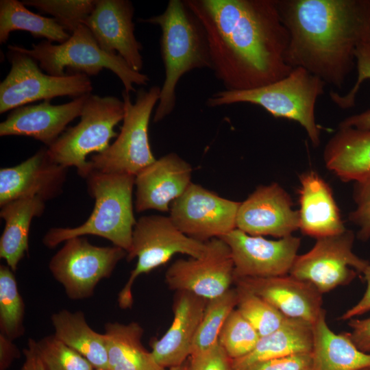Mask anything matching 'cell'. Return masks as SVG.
Returning a JSON list of instances; mask_svg holds the SVG:
<instances>
[{
	"mask_svg": "<svg viewBox=\"0 0 370 370\" xmlns=\"http://www.w3.org/2000/svg\"><path fill=\"white\" fill-rule=\"evenodd\" d=\"M20 356L17 348L12 340L3 334L0 335V370H6L13 360Z\"/></svg>",
	"mask_w": 370,
	"mask_h": 370,
	"instance_id": "cell-43",
	"label": "cell"
},
{
	"mask_svg": "<svg viewBox=\"0 0 370 370\" xmlns=\"http://www.w3.org/2000/svg\"><path fill=\"white\" fill-rule=\"evenodd\" d=\"M246 370H312V352L300 353L256 363Z\"/></svg>",
	"mask_w": 370,
	"mask_h": 370,
	"instance_id": "cell-40",
	"label": "cell"
},
{
	"mask_svg": "<svg viewBox=\"0 0 370 370\" xmlns=\"http://www.w3.org/2000/svg\"><path fill=\"white\" fill-rule=\"evenodd\" d=\"M160 90L158 86L147 90L139 89L134 103L130 93L122 91L124 116L120 133L105 151L93 155L88 160L92 170L136 176L156 161L149 142L148 127Z\"/></svg>",
	"mask_w": 370,
	"mask_h": 370,
	"instance_id": "cell-8",
	"label": "cell"
},
{
	"mask_svg": "<svg viewBox=\"0 0 370 370\" xmlns=\"http://www.w3.org/2000/svg\"><path fill=\"white\" fill-rule=\"evenodd\" d=\"M313 334L312 370H360L370 367V354L358 349L349 332L332 331L324 310L313 324Z\"/></svg>",
	"mask_w": 370,
	"mask_h": 370,
	"instance_id": "cell-26",
	"label": "cell"
},
{
	"mask_svg": "<svg viewBox=\"0 0 370 370\" xmlns=\"http://www.w3.org/2000/svg\"><path fill=\"white\" fill-rule=\"evenodd\" d=\"M325 83L301 67H295L284 78L246 90H221L208 98L210 108L238 103L262 107L275 118L297 122L313 146L320 144L321 127L314 114L317 99L324 93Z\"/></svg>",
	"mask_w": 370,
	"mask_h": 370,
	"instance_id": "cell-5",
	"label": "cell"
},
{
	"mask_svg": "<svg viewBox=\"0 0 370 370\" xmlns=\"http://www.w3.org/2000/svg\"><path fill=\"white\" fill-rule=\"evenodd\" d=\"M168 370H189V365L184 364L178 367H172L171 369H169Z\"/></svg>",
	"mask_w": 370,
	"mask_h": 370,
	"instance_id": "cell-46",
	"label": "cell"
},
{
	"mask_svg": "<svg viewBox=\"0 0 370 370\" xmlns=\"http://www.w3.org/2000/svg\"><path fill=\"white\" fill-rule=\"evenodd\" d=\"M143 330L136 322L107 323L108 367L110 370H168L155 360L142 343Z\"/></svg>",
	"mask_w": 370,
	"mask_h": 370,
	"instance_id": "cell-28",
	"label": "cell"
},
{
	"mask_svg": "<svg viewBox=\"0 0 370 370\" xmlns=\"http://www.w3.org/2000/svg\"><path fill=\"white\" fill-rule=\"evenodd\" d=\"M86 180L88 192L95 199L89 218L78 227L51 228L43 238L44 245L54 248L73 237L95 235L108 239L127 254L136 223L132 201L135 176L92 170Z\"/></svg>",
	"mask_w": 370,
	"mask_h": 370,
	"instance_id": "cell-4",
	"label": "cell"
},
{
	"mask_svg": "<svg viewBox=\"0 0 370 370\" xmlns=\"http://www.w3.org/2000/svg\"><path fill=\"white\" fill-rule=\"evenodd\" d=\"M354 238L347 230L317 238L310 251L297 256L289 275L311 283L321 294L349 284L369 262L354 253Z\"/></svg>",
	"mask_w": 370,
	"mask_h": 370,
	"instance_id": "cell-12",
	"label": "cell"
},
{
	"mask_svg": "<svg viewBox=\"0 0 370 370\" xmlns=\"http://www.w3.org/2000/svg\"><path fill=\"white\" fill-rule=\"evenodd\" d=\"M23 354L25 360L21 370H47L39 356L34 340L29 339Z\"/></svg>",
	"mask_w": 370,
	"mask_h": 370,
	"instance_id": "cell-44",
	"label": "cell"
},
{
	"mask_svg": "<svg viewBox=\"0 0 370 370\" xmlns=\"http://www.w3.org/2000/svg\"><path fill=\"white\" fill-rule=\"evenodd\" d=\"M289 34L286 62L341 88L370 32V0H276Z\"/></svg>",
	"mask_w": 370,
	"mask_h": 370,
	"instance_id": "cell-2",
	"label": "cell"
},
{
	"mask_svg": "<svg viewBox=\"0 0 370 370\" xmlns=\"http://www.w3.org/2000/svg\"><path fill=\"white\" fill-rule=\"evenodd\" d=\"M29 32L34 38H45L59 44L71 36L65 28L54 18H48L27 9L22 1H0V43H5L12 32Z\"/></svg>",
	"mask_w": 370,
	"mask_h": 370,
	"instance_id": "cell-30",
	"label": "cell"
},
{
	"mask_svg": "<svg viewBox=\"0 0 370 370\" xmlns=\"http://www.w3.org/2000/svg\"><path fill=\"white\" fill-rule=\"evenodd\" d=\"M207 301L191 293L176 291L172 323L164 334L151 343V354L160 367H178L190 358Z\"/></svg>",
	"mask_w": 370,
	"mask_h": 370,
	"instance_id": "cell-22",
	"label": "cell"
},
{
	"mask_svg": "<svg viewBox=\"0 0 370 370\" xmlns=\"http://www.w3.org/2000/svg\"><path fill=\"white\" fill-rule=\"evenodd\" d=\"M352 329L349 332L352 342L360 351L370 354V317L367 319H351L348 323Z\"/></svg>",
	"mask_w": 370,
	"mask_h": 370,
	"instance_id": "cell-41",
	"label": "cell"
},
{
	"mask_svg": "<svg viewBox=\"0 0 370 370\" xmlns=\"http://www.w3.org/2000/svg\"><path fill=\"white\" fill-rule=\"evenodd\" d=\"M358 78L353 88L345 95L331 91L330 96L338 108L348 109L355 105L356 94L360 84L367 79H370V56L359 47L356 53ZM338 127H352L358 130H370V110L354 114L343 119L338 124Z\"/></svg>",
	"mask_w": 370,
	"mask_h": 370,
	"instance_id": "cell-37",
	"label": "cell"
},
{
	"mask_svg": "<svg viewBox=\"0 0 370 370\" xmlns=\"http://www.w3.org/2000/svg\"><path fill=\"white\" fill-rule=\"evenodd\" d=\"M11 69L0 83V114L39 100L68 96L76 99L91 94L92 82L82 73L53 76L44 73L28 54L8 46Z\"/></svg>",
	"mask_w": 370,
	"mask_h": 370,
	"instance_id": "cell-10",
	"label": "cell"
},
{
	"mask_svg": "<svg viewBox=\"0 0 370 370\" xmlns=\"http://www.w3.org/2000/svg\"><path fill=\"white\" fill-rule=\"evenodd\" d=\"M360 47L364 49L370 56V32L365 41Z\"/></svg>",
	"mask_w": 370,
	"mask_h": 370,
	"instance_id": "cell-45",
	"label": "cell"
},
{
	"mask_svg": "<svg viewBox=\"0 0 370 370\" xmlns=\"http://www.w3.org/2000/svg\"><path fill=\"white\" fill-rule=\"evenodd\" d=\"M88 95L61 105L44 100L37 105L18 107L0 123V136H29L49 147L66 130L69 123L81 116Z\"/></svg>",
	"mask_w": 370,
	"mask_h": 370,
	"instance_id": "cell-20",
	"label": "cell"
},
{
	"mask_svg": "<svg viewBox=\"0 0 370 370\" xmlns=\"http://www.w3.org/2000/svg\"><path fill=\"white\" fill-rule=\"evenodd\" d=\"M240 204L191 182L171 204L169 217L184 234L206 242L221 238L236 228Z\"/></svg>",
	"mask_w": 370,
	"mask_h": 370,
	"instance_id": "cell-13",
	"label": "cell"
},
{
	"mask_svg": "<svg viewBox=\"0 0 370 370\" xmlns=\"http://www.w3.org/2000/svg\"><path fill=\"white\" fill-rule=\"evenodd\" d=\"M202 25L212 70L227 90L261 87L286 77L289 34L276 0H186Z\"/></svg>",
	"mask_w": 370,
	"mask_h": 370,
	"instance_id": "cell-1",
	"label": "cell"
},
{
	"mask_svg": "<svg viewBox=\"0 0 370 370\" xmlns=\"http://www.w3.org/2000/svg\"><path fill=\"white\" fill-rule=\"evenodd\" d=\"M326 168L344 182L370 172V130L338 127L323 151Z\"/></svg>",
	"mask_w": 370,
	"mask_h": 370,
	"instance_id": "cell-24",
	"label": "cell"
},
{
	"mask_svg": "<svg viewBox=\"0 0 370 370\" xmlns=\"http://www.w3.org/2000/svg\"><path fill=\"white\" fill-rule=\"evenodd\" d=\"M206 242L194 239L181 232L170 217L143 216L134 227L132 245L127 260L137 258L135 268L118 295L120 308L126 309L133 304L132 288L136 278L165 264L175 254L198 258L205 251Z\"/></svg>",
	"mask_w": 370,
	"mask_h": 370,
	"instance_id": "cell-9",
	"label": "cell"
},
{
	"mask_svg": "<svg viewBox=\"0 0 370 370\" xmlns=\"http://www.w3.org/2000/svg\"><path fill=\"white\" fill-rule=\"evenodd\" d=\"M299 229L319 238L346 230L329 184L313 171L299 177Z\"/></svg>",
	"mask_w": 370,
	"mask_h": 370,
	"instance_id": "cell-23",
	"label": "cell"
},
{
	"mask_svg": "<svg viewBox=\"0 0 370 370\" xmlns=\"http://www.w3.org/2000/svg\"><path fill=\"white\" fill-rule=\"evenodd\" d=\"M298 210L291 196L278 184L260 185L241 202L236 228L251 236L284 238L299 229Z\"/></svg>",
	"mask_w": 370,
	"mask_h": 370,
	"instance_id": "cell-16",
	"label": "cell"
},
{
	"mask_svg": "<svg viewBox=\"0 0 370 370\" xmlns=\"http://www.w3.org/2000/svg\"><path fill=\"white\" fill-rule=\"evenodd\" d=\"M236 309L251 324L260 336L279 328L286 319L284 314L254 293L236 286Z\"/></svg>",
	"mask_w": 370,
	"mask_h": 370,
	"instance_id": "cell-33",
	"label": "cell"
},
{
	"mask_svg": "<svg viewBox=\"0 0 370 370\" xmlns=\"http://www.w3.org/2000/svg\"><path fill=\"white\" fill-rule=\"evenodd\" d=\"M261 297L286 317L314 324L322 308V294L311 283L291 275L269 278H243L234 280Z\"/></svg>",
	"mask_w": 370,
	"mask_h": 370,
	"instance_id": "cell-21",
	"label": "cell"
},
{
	"mask_svg": "<svg viewBox=\"0 0 370 370\" xmlns=\"http://www.w3.org/2000/svg\"><path fill=\"white\" fill-rule=\"evenodd\" d=\"M127 252L121 247H99L83 236L71 238L51 258L49 269L73 299L88 297L97 284L112 274Z\"/></svg>",
	"mask_w": 370,
	"mask_h": 370,
	"instance_id": "cell-11",
	"label": "cell"
},
{
	"mask_svg": "<svg viewBox=\"0 0 370 370\" xmlns=\"http://www.w3.org/2000/svg\"><path fill=\"white\" fill-rule=\"evenodd\" d=\"M134 8L128 0H97L83 23L105 51L119 55L135 71L143 66V46L134 34Z\"/></svg>",
	"mask_w": 370,
	"mask_h": 370,
	"instance_id": "cell-17",
	"label": "cell"
},
{
	"mask_svg": "<svg viewBox=\"0 0 370 370\" xmlns=\"http://www.w3.org/2000/svg\"><path fill=\"white\" fill-rule=\"evenodd\" d=\"M39 356L47 370H94L82 355L55 335L36 341Z\"/></svg>",
	"mask_w": 370,
	"mask_h": 370,
	"instance_id": "cell-36",
	"label": "cell"
},
{
	"mask_svg": "<svg viewBox=\"0 0 370 370\" xmlns=\"http://www.w3.org/2000/svg\"><path fill=\"white\" fill-rule=\"evenodd\" d=\"M66 167L53 162L41 148L19 164L0 170V206L16 199L58 196L66 180Z\"/></svg>",
	"mask_w": 370,
	"mask_h": 370,
	"instance_id": "cell-18",
	"label": "cell"
},
{
	"mask_svg": "<svg viewBox=\"0 0 370 370\" xmlns=\"http://www.w3.org/2000/svg\"><path fill=\"white\" fill-rule=\"evenodd\" d=\"M260 338L251 324L235 308L228 316L219 336V343L232 360L248 354Z\"/></svg>",
	"mask_w": 370,
	"mask_h": 370,
	"instance_id": "cell-34",
	"label": "cell"
},
{
	"mask_svg": "<svg viewBox=\"0 0 370 370\" xmlns=\"http://www.w3.org/2000/svg\"><path fill=\"white\" fill-rule=\"evenodd\" d=\"M236 288H230L221 295L207 301L193 341L190 357L199 354L219 342L221 329L237 304Z\"/></svg>",
	"mask_w": 370,
	"mask_h": 370,
	"instance_id": "cell-31",
	"label": "cell"
},
{
	"mask_svg": "<svg viewBox=\"0 0 370 370\" xmlns=\"http://www.w3.org/2000/svg\"><path fill=\"white\" fill-rule=\"evenodd\" d=\"M229 246L234 262V280L289 274L301 240L293 235L269 240L235 228L221 237Z\"/></svg>",
	"mask_w": 370,
	"mask_h": 370,
	"instance_id": "cell-15",
	"label": "cell"
},
{
	"mask_svg": "<svg viewBox=\"0 0 370 370\" xmlns=\"http://www.w3.org/2000/svg\"><path fill=\"white\" fill-rule=\"evenodd\" d=\"M13 271L5 265L0 267V325L3 335L10 340L20 336L23 331L24 303L18 292Z\"/></svg>",
	"mask_w": 370,
	"mask_h": 370,
	"instance_id": "cell-32",
	"label": "cell"
},
{
	"mask_svg": "<svg viewBox=\"0 0 370 370\" xmlns=\"http://www.w3.org/2000/svg\"><path fill=\"white\" fill-rule=\"evenodd\" d=\"M138 21L161 29L165 78L153 116V122L157 123L175 108L176 86L184 75L196 69H212L208 44L202 25L184 1L170 0L162 14Z\"/></svg>",
	"mask_w": 370,
	"mask_h": 370,
	"instance_id": "cell-3",
	"label": "cell"
},
{
	"mask_svg": "<svg viewBox=\"0 0 370 370\" xmlns=\"http://www.w3.org/2000/svg\"><path fill=\"white\" fill-rule=\"evenodd\" d=\"M51 321L58 339L85 358L95 369H108L106 335L94 331L82 312L62 310L52 315Z\"/></svg>",
	"mask_w": 370,
	"mask_h": 370,
	"instance_id": "cell-29",
	"label": "cell"
},
{
	"mask_svg": "<svg viewBox=\"0 0 370 370\" xmlns=\"http://www.w3.org/2000/svg\"><path fill=\"white\" fill-rule=\"evenodd\" d=\"M124 103L114 96L90 94L84 103L79 122L69 127L47 151L56 163L69 168L75 166L77 173L86 178L92 171L87 156L99 153L118 136L115 126L123 119Z\"/></svg>",
	"mask_w": 370,
	"mask_h": 370,
	"instance_id": "cell-7",
	"label": "cell"
},
{
	"mask_svg": "<svg viewBox=\"0 0 370 370\" xmlns=\"http://www.w3.org/2000/svg\"><path fill=\"white\" fill-rule=\"evenodd\" d=\"M94 370H110L108 369H95Z\"/></svg>",
	"mask_w": 370,
	"mask_h": 370,
	"instance_id": "cell-47",
	"label": "cell"
},
{
	"mask_svg": "<svg viewBox=\"0 0 370 370\" xmlns=\"http://www.w3.org/2000/svg\"><path fill=\"white\" fill-rule=\"evenodd\" d=\"M97 0H23L27 6L52 15L71 34L92 12Z\"/></svg>",
	"mask_w": 370,
	"mask_h": 370,
	"instance_id": "cell-35",
	"label": "cell"
},
{
	"mask_svg": "<svg viewBox=\"0 0 370 370\" xmlns=\"http://www.w3.org/2000/svg\"><path fill=\"white\" fill-rule=\"evenodd\" d=\"M190 165L175 153H170L135 176V210L169 211L171 204L191 183Z\"/></svg>",
	"mask_w": 370,
	"mask_h": 370,
	"instance_id": "cell-19",
	"label": "cell"
},
{
	"mask_svg": "<svg viewBox=\"0 0 370 370\" xmlns=\"http://www.w3.org/2000/svg\"><path fill=\"white\" fill-rule=\"evenodd\" d=\"M190 359L189 370H232V359L219 342Z\"/></svg>",
	"mask_w": 370,
	"mask_h": 370,
	"instance_id": "cell-39",
	"label": "cell"
},
{
	"mask_svg": "<svg viewBox=\"0 0 370 370\" xmlns=\"http://www.w3.org/2000/svg\"><path fill=\"white\" fill-rule=\"evenodd\" d=\"M353 199L356 207L348 218L358 228V238L366 241L370 239V172L354 182Z\"/></svg>",
	"mask_w": 370,
	"mask_h": 370,
	"instance_id": "cell-38",
	"label": "cell"
},
{
	"mask_svg": "<svg viewBox=\"0 0 370 370\" xmlns=\"http://www.w3.org/2000/svg\"><path fill=\"white\" fill-rule=\"evenodd\" d=\"M10 45L32 57L40 69L51 75H66L65 69H69L72 73H82L90 77L107 69L116 75L124 90L129 93L136 91L134 84L147 85L150 81L148 75L133 70L119 55L103 51L84 24H80L70 38L61 44L43 40L32 44L30 49Z\"/></svg>",
	"mask_w": 370,
	"mask_h": 370,
	"instance_id": "cell-6",
	"label": "cell"
},
{
	"mask_svg": "<svg viewBox=\"0 0 370 370\" xmlns=\"http://www.w3.org/2000/svg\"><path fill=\"white\" fill-rule=\"evenodd\" d=\"M360 370H370V367H369L365 368V369H360Z\"/></svg>",
	"mask_w": 370,
	"mask_h": 370,
	"instance_id": "cell-48",
	"label": "cell"
},
{
	"mask_svg": "<svg viewBox=\"0 0 370 370\" xmlns=\"http://www.w3.org/2000/svg\"><path fill=\"white\" fill-rule=\"evenodd\" d=\"M45 201L38 197L16 199L1 206L5 227L0 238V257L14 271L28 251L30 225L44 212Z\"/></svg>",
	"mask_w": 370,
	"mask_h": 370,
	"instance_id": "cell-27",
	"label": "cell"
},
{
	"mask_svg": "<svg viewBox=\"0 0 370 370\" xmlns=\"http://www.w3.org/2000/svg\"><path fill=\"white\" fill-rule=\"evenodd\" d=\"M367 282V288L362 297L351 308L345 312L340 319H351L370 311V261L362 273Z\"/></svg>",
	"mask_w": 370,
	"mask_h": 370,
	"instance_id": "cell-42",
	"label": "cell"
},
{
	"mask_svg": "<svg viewBox=\"0 0 370 370\" xmlns=\"http://www.w3.org/2000/svg\"><path fill=\"white\" fill-rule=\"evenodd\" d=\"M313 340L312 324L303 319L287 317L279 328L260 336L248 354L232 360V370H246L260 362L312 352Z\"/></svg>",
	"mask_w": 370,
	"mask_h": 370,
	"instance_id": "cell-25",
	"label": "cell"
},
{
	"mask_svg": "<svg viewBox=\"0 0 370 370\" xmlns=\"http://www.w3.org/2000/svg\"><path fill=\"white\" fill-rule=\"evenodd\" d=\"M234 262L227 243L220 238L206 241L198 258L178 259L167 269L165 281L175 291H187L207 300L217 297L234 283Z\"/></svg>",
	"mask_w": 370,
	"mask_h": 370,
	"instance_id": "cell-14",
	"label": "cell"
}]
</instances>
